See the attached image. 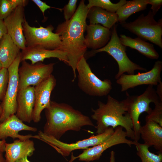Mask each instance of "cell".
<instances>
[{"label":"cell","instance_id":"cell-32","mask_svg":"<svg viewBox=\"0 0 162 162\" xmlns=\"http://www.w3.org/2000/svg\"><path fill=\"white\" fill-rule=\"evenodd\" d=\"M148 4L152 5L151 9L153 14L154 16L160 8L162 5V0H146Z\"/></svg>","mask_w":162,"mask_h":162},{"label":"cell","instance_id":"cell-37","mask_svg":"<svg viewBox=\"0 0 162 162\" xmlns=\"http://www.w3.org/2000/svg\"><path fill=\"white\" fill-rule=\"evenodd\" d=\"M6 143L5 140H0V151L2 152H5V145Z\"/></svg>","mask_w":162,"mask_h":162},{"label":"cell","instance_id":"cell-42","mask_svg":"<svg viewBox=\"0 0 162 162\" xmlns=\"http://www.w3.org/2000/svg\"><path fill=\"white\" fill-rule=\"evenodd\" d=\"M3 68L2 65L0 62V70L1 69Z\"/></svg>","mask_w":162,"mask_h":162},{"label":"cell","instance_id":"cell-22","mask_svg":"<svg viewBox=\"0 0 162 162\" xmlns=\"http://www.w3.org/2000/svg\"><path fill=\"white\" fill-rule=\"evenodd\" d=\"M20 48L8 34L0 41V62L3 68L7 69L20 53Z\"/></svg>","mask_w":162,"mask_h":162},{"label":"cell","instance_id":"cell-34","mask_svg":"<svg viewBox=\"0 0 162 162\" xmlns=\"http://www.w3.org/2000/svg\"><path fill=\"white\" fill-rule=\"evenodd\" d=\"M14 9L17 6L22 5L26 6L28 4V1L26 0H10Z\"/></svg>","mask_w":162,"mask_h":162},{"label":"cell","instance_id":"cell-2","mask_svg":"<svg viewBox=\"0 0 162 162\" xmlns=\"http://www.w3.org/2000/svg\"><path fill=\"white\" fill-rule=\"evenodd\" d=\"M45 110L46 121L43 133L60 140L67 131H79L86 126H95L90 118L65 103L51 101Z\"/></svg>","mask_w":162,"mask_h":162},{"label":"cell","instance_id":"cell-3","mask_svg":"<svg viewBox=\"0 0 162 162\" xmlns=\"http://www.w3.org/2000/svg\"><path fill=\"white\" fill-rule=\"evenodd\" d=\"M98 103V108H92L91 116L96 121V134L103 133L109 127L115 128L120 126L125 129L127 136L134 140L132 121L123 100L119 101L109 95L106 104L100 100Z\"/></svg>","mask_w":162,"mask_h":162},{"label":"cell","instance_id":"cell-24","mask_svg":"<svg viewBox=\"0 0 162 162\" xmlns=\"http://www.w3.org/2000/svg\"><path fill=\"white\" fill-rule=\"evenodd\" d=\"M87 17L90 24H100L110 29L118 22V16L116 13L109 12L95 6L89 9Z\"/></svg>","mask_w":162,"mask_h":162},{"label":"cell","instance_id":"cell-20","mask_svg":"<svg viewBox=\"0 0 162 162\" xmlns=\"http://www.w3.org/2000/svg\"><path fill=\"white\" fill-rule=\"evenodd\" d=\"M35 150L33 141L29 139L16 140L11 143H6L5 157L6 162H15L26 156H31Z\"/></svg>","mask_w":162,"mask_h":162},{"label":"cell","instance_id":"cell-4","mask_svg":"<svg viewBox=\"0 0 162 162\" xmlns=\"http://www.w3.org/2000/svg\"><path fill=\"white\" fill-rule=\"evenodd\" d=\"M153 86L149 85L144 92L140 95L130 96L127 92V98L123 100L127 112L132 121L135 137L134 141L136 142H138L140 138V131L141 126L139 120L140 115L144 112L148 114L151 112L152 110L149 106L151 103L155 104L161 101Z\"/></svg>","mask_w":162,"mask_h":162},{"label":"cell","instance_id":"cell-39","mask_svg":"<svg viewBox=\"0 0 162 162\" xmlns=\"http://www.w3.org/2000/svg\"><path fill=\"white\" fill-rule=\"evenodd\" d=\"M27 156L20 159L16 161L15 162H31L27 159Z\"/></svg>","mask_w":162,"mask_h":162},{"label":"cell","instance_id":"cell-31","mask_svg":"<svg viewBox=\"0 0 162 162\" xmlns=\"http://www.w3.org/2000/svg\"><path fill=\"white\" fill-rule=\"evenodd\" d=\"M14 9L10 0H0V20H4Z\"/></svg>","mask_w":162,"mask_h":162},{"label":"cell","instance_id":"cell-7","mask_svg":"<svg viewBox=\"0 0 162 162\" xmlns=\"http://www.w3.org/2000/svg\"><path fill=\"white\" fill-rule=\"evenodd\" d=\"M78 86L83 92L92 96L103 97L107 95L112 89L109 79L102 80L92 72L84 56L77 63Z\"/></svg>","mask_w":162,"mask_h":162},{"label":"cell","instance_id":"cell-40","mask_svg":"<svg viewBox=\"0 0 162 162\" xmlns=\"http://www.w3.org/2000/svg\"><path fill=\"white\" fill-rule=\"evenodd\" d=\"M2 153L0 151V162H6L5 159L3 157Z\"/></svg>","mask_w":162,"mask_h":162},{"label":"cell","instance_id":"cell-14","mask_svg":"<svg viewBox=\"0 0 162 162\" xmlns=\"http://www.w3.org/2000/svg\"><path fill=\"white\" fill-rule=\"evenodd\" d=\"M56 80L52 74L34 86V104L32 121L38 123L40 120L41 114L50 106L52 92L56 85Z\"/></svg>","mask_w":162,"mask_h":162},{"label":"cell","instance_id":"cell-25","mask_svg":"<svg viewBox=\"0 0 162 162\" xmlns=\"http://www.w3.org/2000/svg\"><path fill=\"white\" fill-rule=\"evenodd\" d=\"M147 5L146 0L127 1L126 3L120 7L116 12L118 16V22L120 24L126 22L132 14L146 9Z\"/></svg>","mask_w":162,"mask_h":162},{"label":"cell","instance_id":"cell-10","mask_svg":"<svg viewBox=\"0 0 162 162\" xmlns=\"http://www.w3.org/2000/svg\"><path fill=\"white\" fill-rule=\"evenodd\" d=\"M20 53L7 69L9 73V81L1 104L2 112L0 117L1 122L16 113L19 81L18 71L21 62Z\"/></svg>","mask_w":162,"mask_h":162},{"label":"cell","instance_id":"cell-27","mask_svg":"<svg viewBox=\"0 0 162 162\" xmlns=\"http://www.w3.org/2000/svg\"><path fill=\"white\" fill-rule=\"evenodd\" d=\"M88 2L87 6L88 9L94 6L97 7L109 12L116 13L120 7L126 3L127 1L120 0L116 3H112L110 0H88Z\"/></svg>","mask_w":162,"mask_h":162},{"label":"cell","instance_id":"cell-26","mask_svg":"<svg viewBox=\"0 0 162 162\" xmlns=\"http://www.w3.org/2000/svg\"><path fill=\"white\" fill-rule=\"evenodd\" d=\"M134 142L137 150L136 154L140 158L142 162H162V153L155 154L150 152L149 147L147 145L134 141Z\"/></svg>","mask_w":162,"mask_h":162},{"label":"cell","instance_id":"cell-19","mask_svg":"<svg viewBox=\"0 0 162 162\" xmlns=\"http://www.w3.org/2000/svg\"><path fill=\"white\" fill-rule=\"evenodd\" d=\"M87 35L85 37L87 48L94 50L104 46L110 39L111 31L99 24L87 25Z\"/></svg>","mask_w":162,"mask_h":162},{"label":"cell","instance_id":"cell-12","mask_svg":"<svg viewBox=\"0 0 162 162\" xmlns=\"http://www.w3.org/2000/svg\"><path fill=\"white\" fill-rule=\"evenodd\" d=\"M123 128L120 126L116 127L114 133L108 139L99 145L84 149L82 153L77 157L74 156L72 152L70 161L72 162L77 158H78L80 161L87 162L99 160L104 151L118 144H126L131 147L134 144V141L126 138V132Z\"/></svg>","mask_w":162,"mask_h":162},{"label":"cell","instance_id":"cell-36","mask_svg":"<svg viewBox=\"0 0 162 162\" xmlns=\"http://www.w3.org/2000/svg\"><path fill=\"white\" fill-rule=\"evenodd\" d=\"M156 93L160 100L162 101V82H160L157 85Z\"/></svg>","mask_w":162,"mask_h":162},{"label":"cell","instance_id":"cell-16","mask_svg":"<svg viewBox=\"0 0 162 162\" xmlns=\"http://www.w3.org/2000/svg\"><path fill=\"white\" fill-rule=\"evenodd\" d=\"M28 130L35 132L37 129L28 126L18 118L15 114L13 115L0 123V140H5L8 137L13 139L18 138L21 140L34 138L40 140L38 135H21L19 134L21 130Z\"/></svg>","mask_w":162,"mask_h":162},{"label":"cell","instance_id":"cell-28","mask_svg":"<svg viewBox=\"0 0 162 162\" xmlns=\"http://www.w3.org/2000/svg\"><path fill=\"white\" fill-rule=\"evenodd\" d=\"M154 104V109L146 116V121L154 122L162 127V101H160Z\"/></svg>","mask_w":162,"mask_h":162},{"label":"cell","instance_id":"cell-29","mask_svg":"<svg viewBox=\"0 0 162 162\" xmlns=\"http://www.w3.org/2000/svg\"><path fill=\"white\" fill-rule=\"evenodd\" d=\"M9 81L8 69L2 68L0 70V100H2L5 95Z\"/></svg>","mask_w":162,"mask_h":162},{"label":"cell","instance_id":"cell-33","mask_svg":"<svg viewBox=\"0 0 162 162\" xmlns=\"http://www.w3.org/2000/svg\"><path fill=\"white\" fill-rule=\"evenodd\" d=\"M39 8L44 15L45 11L47 9L51 8H54L47 5L45 2L40 0H32Z\"/></svg>","mask_w":162,"mask_h":162},{"label":"cell","instance_id":"cell-43","mask_svg":"<svg viewBox=\"0 0 162 162\" xmlns=\"http://www.w3.org/2000/svg\"><path fill=\"white\" fill-rule=\"evenodd\" d=\"M0 123H1V122H0Z\"/></svg>","mask_w":162,"mask_h":162},{"label":"cell","instance_id":"cell-41","mask_svg":"<svg viewBox=\"0 0 162 162\" xmlns=\"http://www.w3.org/2000/svg\"><path fill=\"white\" fill-rule=\"evenodd\" d=\"M2 112V109L1 104H0V117L1 116Z\"/></svg>","mask_w":162,"mask_h":162},{"label":"cell","instance_id":"cell-13","mask_svg":"<svg viewBox=\"0 0 162 162\" xmlns=\"http://www.w3.org/2000/svg\"><path fill=\"white\" fill-rule=\"evenodd\" d=\"M162 70V62L158 60L150 70L137 74H123L117 80L116 82L121 86L122 92L141 85L156 86L161 81Z\"/></svg>","mask_w":162,"mask_h":162},{"label":"cell","instance_id":"cell-23","mask_svg":"<svg viewBox=\"0 0 162 162\" xmlns=\"http://www.w3.org/2000/svg\"><path fill=\"white\" fill-rule=\"evenodd\" d=\"M122 44L137 50L142 55L152 59H158L159 55L155 49L153 44L137 37L134 38L124 34H120L119 37Z\"/></svg>","mask_w":162,"mask_h":162},{"label":"cell","instance_id":"cell-6","mask_svg":"<svg viewBox=\"0 0 162 162\" xmlns=\"http://www.w3.org/2000/svg\"><path fill=\"white\" fill-rule=\"evenodd\" d=\"M117 27V25L115 24L111 28L110 38L107 44L101 48L94 50L92 54L105 52L116 60L119 69L115 76L116 80L125 72L128 74H133L136 70L146 71V68L133 62L128 58L126 53V46L122 44L118 35Z\"/></svg>","mask_w":162,"mask_h":162},{"label":"cell","instance_id":"cell-15","mask_svg":"<svg viewBox=\"0 0 162 162\" xmlns=\"http://www.w3.org/2000/svg\"><path fill=\"white\" fill-rule=\"evenodd\" d=\"M24 7L22 5L17 6L3 20L7 29V34L22 50L26 47L22 25L26 20Z\"/></svg>","mask_w":162,"mask_h":162},{"label":"cell","instance_id":"cell-9","mask_svg":"<svg viewBox=\"0 0 162 162\" xmlns=\"http://www.w3.org/2000/svg\"><path fill=\"white\" fill-rule=\"evenodd\" d=\"M114 131V128L110 127L101 134L93 135L88 138L71 143H66L46 135L41 130L38 131V135L40 140L49 145L63 156L66 157L69 156L74 150L85 149L101 143L110 137Z\"/></svg>","mask_w":162,"mask_h":162},{"label":"cell","instance_id":"cell-17","mask_svg":"<svg viewBox=\"0 0 162 162\" xmlns=\"http://www.w3.org/2000/svg\"><path fill=\"white\" fill-rule=\"evenodd\" d=\"M34 104V86H31L18 91L16 116L22 122L32 121Z\"/></svg>","mask_w":162,"mask_h":162},{"label":"cell","instance_id":"cell-44","mask_svg":"<svg viewBox=\"0 0 162 162\" xmlns=\"http://www.w3.org/2000/svg\"></svg>","mask_w":162,"mask_h":162},{"label":"cell","instance_id":"cell-38","mask_svg":"<svg viewBox=\"0 0 162 162\" xmlns=\"http://www.w3.org/2000/svg\"><path fill=\"white\" fill-rule=\"evenodd\" d=\"M110 162H115V153L113 151L110 152Z\"/></svg>","mask_w":162,"mask_h":162},{"label":"cell","instance_id":"cell-1","mask_svg":"<svg viewBox=\"0 0 162 162\" xmlns=\"http://www.w3.org/2000/svg\"><path fill=\"white\" fill-rule=\"evenodd\" d=\"M88 10L85 0H81L73 16L69 20L59 24L56 30L55 33L59 35L61 40L59 50L66 53L68 65L72 70L73 82L76 77L77 63L87 50L84 33Z\"/></svg>","mask_w":162,"mask_h":162},{"label":"cell","instance_id":"cell-8","mask_svg":"<svg viewBox=\"0 0 162 162\" xmlns=\"http://www.w3.org/2000/svg\"><path fill=\"white\" fill-rule=\"evenodd\" d=\"M22 25L26 47L39 46L49 50L59 49L60 37L53 32L54 28L52 25L46 27H32L26 20Z\"/></svg>","mask_w":162,"mask_h":162},{"label":"cell","instance_id":"cell-35","mask_svg":"<svg viewBox=\"0 0 162 162\" xmlns=\"http://www.w3.org/2000/svg\"><path fill=\"white\" fill-rule=\"evenodd\" d=\"M7 34V30L4 20H0V41L2 38Z\"/></svg>","mask_w":162,"mask_h":162},{"label":"cell","instance_id":"cell-5","mask_svg":"<svg viewBox=\"0 0 162 162\" xmlns=\"http://www.w3.org/2000/svg\"><path fill=\"white\" fill-rule=\"evenodd\" d=\"M151 10L145 16L142 14L133 22L121 24L124 28L138 37L149 41L162 48V19L155 20Z\"/></svg>","mask_w":162,"mask_h":162},{"label":"cell","instance_id":"cell-11","mask_svg":"<svg viewBox=\"0 0 162 162\" xmlns=\"http://www.w3.org/2000/svg\"><path fill=\"white\" fill-rule=\"evenodd\" d=\"M55 64H45L38 62L30 64L26 61H22L18 69V91L32 86H34L52 75Z\"/></svg>","mask_w":162,"mask_h":162},{"label":"cell","instance_id":"cell-21","mask_svg":"<svg viewBox=\"0 0 162 162\" xmlns=\"http://www.w3.org/2000/svg\"><path fill=\"white\" fill-rule=\"evenodd\" d=\"M146 121V124L140 128V136L145 144L153 146L158 154L162 153V127L154 122Z\"/></svg>","mask_w":162,"mask_h":162},{"label":"cell","instance_id":"cell-18","mask_svg":"<svg viewBox=\"0 0 162 162\" xmlns=\"http://www.w3.org/2000/svg\"><path fill=\"white\" fill-rule=\"evenodd\" d=\"M20 53L21 62L29 60L32 64L43 62L46 58H56L66 64L68 60L66 53L59 50H49L39 46L26 47Z\"/></svg>","mask_w":162,"mask_h":162},{"label":"cell","instance_id":"cell-30","mask_svg":"<svg viewBox=\"0 0 162 162\" xmlns=\"http://www.w3.org/2000/svg\"><path fill=\"white\" fill-rule=\"evenodd\" d=\"M77 0H70L62 8L65 21L69 20L74 15L76 10Z\"/></svg>","mask_w":162,"mask_h":162}]
</instances>
